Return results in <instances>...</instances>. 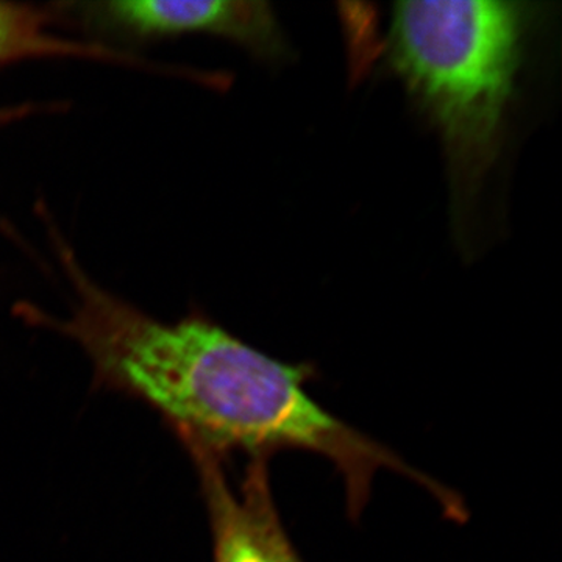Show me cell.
I'll use <instances>...</instances> for the list:
<instances>
[{"label": "cell", "instance_id": "cell-1", "mask_svg": "<svg viewBox=\"0 0 562 562\" xmlns=\"http://www.w3.org/2000/svg\"><path fill=\"white\" fill-rule=\"evenodd\" d=\"M52 241L74 291L69 314L61 319L29 303L18 314L79 344L102 386L157 409L184 446L225 460L233 452L321 454L342 476L353 519L383 469L430 492L446 516L460 512V495L322 408L305 387L312 366L273 360L201 316L157 321L92 280L57 232Z\"/></svg>", "mask_w": 562, "mask_h": 562}, {"label": "cell", "instance_id": "cell-2", "mask_svg": "<svg viewBox=\"0 0 562 562\" xmlns=\"http://www.w3.org/2000/svg\"><path fill=\"white\" fill-rule=\"evenodd\" d=\"M522 36L524 13L512 2H398L392 11V66L438 128L465 188L497 154Z\"/></svg>", "mask_w": 562, "mask_h": 562}, {"label": "cell", "instance_id": "cell-3", "mask_svg": "<svg viewBox=\"0 0 562 562\" xmlns=\"http://www.w3.org/2000/svg\"><path fill=\"white\" fill-rule=\"evenodd\" d=\"M187 450L209 508L214 562H303L273 501L271 457H251L241 484L233 487L225 458L198 446Z\"/></svg>", "mask_w": 562, "mask_h": 562}, {"label": "cell", "instance_id": "cell-4", "mask_svg": "<svg viewBox=\"0 0 562 562\" xmlns=\"http://www.w3.org/2000/svg\"><path fill=\"white\" fill-rule=\"evenodd\" d=\"M79 13L99 32L124 38L209 33L235 41L269 60H279L288 52L286 40L271 5L258 0H122L85 3Z\"/></svg>", "mask_w": 562, "mask_h": 562}, {"label": "cell", "instance_id": "cell-5", "mask_svg": "<svg viewBox=\"0 0 562 562\" xmlns=\"http://www.w3.org/2000/svg\"><path fill=\"white\" fill-rule=\"evenodd\" d=\"M55 14L25 3L0 2V65L29 58H85L139 65L135 55L95 41L70 40L54 31Z\"/></svg>", "mask_w": 562, "mask_h": 562}, {"label": "cell", "instance_id": "cell-6", "mask_svg": "<svg viewBox=\"0 0 562 562\" xmlns=\"http://www.w3.org/2000/svg\"><path fill=\"white\" fill-rule=\"evenodd\" d=\"M27 114V109H10V110H0V122L14 120V117L22 116V114Z\"/></svg>", "mask_w": 562, "mask_h": 562}]
</instances>
